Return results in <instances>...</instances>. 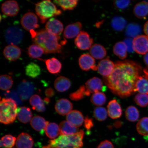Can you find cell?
Instances as JSON below:
<instances>
[{
  "label": "cell",
  "mask_w": 148,
  "mask_h": 148,
  "mask_svg": "<svg viewBox=\"0 0 148 148\" xmlns=\"http://www.w3.org/2000/svg\"><path fill=\"white\" fill-rule=\"evenodd\" d=\"M108 115L112 119H116L121 116L122 110L121 106L116 99L110 101L107 105Z\"/></svg>",
  "instance_id": "cell-21"
},
{
  "label": "cell",
  "mask_w": 148,
  "mask_h": 148,
  "mask_svg": "<svg viewBox=\"0 0 148 148\" xmlns=\"http://www.w3.org/2000/svg\"><path fill=\"white\" fill-rule=\"evenodd\" d=\"M45 95L49 97H52L54 96L55 92L53 89L51 88H48L45 90Z\"/></svg>",
  "instance_id": "cell-51"
},
{
  "label": "cell",
  "mask_w": 148,
  "mask_h": 148,
  "mask_svg": "<svg viewBox=\"0 0 148 148\" xmlns=\"http://www.w3.org/2000/svg\"><path fill=\"white\" fill-rule=\"evenodd\" d=\"M53 1L55 4L61 7L62 10H73L77 6L79 1L77 0H57Z\"/></svg>",
  "instance_id": "cell-37"
},
{
  "label": "cell",
  "mask_w": 148,
  "mask_h": 148,
  "mask_svg": "<svg viewBox=\"0 0 148 148\" xmlns=\"http://www.w3.org/2000/svg\"><path fill=\"white\" fill-rule=\"evenodd\" d=\"M144 31L145 34L148 37V21L146 22L144 25Z\"/></svg>",
  "instance_id": "cell-52"
},
{
  "label": "cell",
  "mask_w": 148,
  "mask_h": 148,
  "mask_svg": "<svg viewBox=\"0 0 148 148\" xmlns=\"http://www.w3.org/2000/svg\"><path fill=\"white\" fill-rule=\"evenodd\" d=\"M22 27L27 31H31L38 28L39 25L36 16L32 12L27 13L22 16L21 19Z\"/></svg>",
  "instance_id": "cell-9"
},
{
  "label": "cell",
  "mask_w": 148,
  "mask_h": 148,
  "mask_svg": "<svg viewBox=\"0 0 148 148\" xmlns=\"http://www.w3.org/2000/svg\"><path fill=\"white\" fill-rule=\"evenodd\" d=\"M84 127L87 131H90L93 127V121L91 118L87 116L84 120Z\"/></svg>",
  "instance_id": "cell-49"
},
{
  "label": "cell",
  "mask_w": 148,
  "mask_h": 148,
  "mask_svg": "<svg viewBox=\"0 0 148 148\" xmlns=\"http://www.w3.org/2000/svg\"><path fill=\"white\" fill-rule=\"evenodd\" d=\"M29 31L32 41L40 46L46 54L62 53V46L66 43V40H61L60 36L51 34L45 29Z\"/></svg>",
  "instance_id": "cell-2"
},
{
  "label": "cell",
  "mask_w": 148,
  "mask_h": 148,
  "mask_svg": "<svg viewBox=\"0 0 148 148\" xmlns=\"http://www.w3.org/2000/svg\"><path fill=\"white\" fill-rule=\"evenodd\" d=\"M3 54L7 60L10 61H15L18 60L21 56V49L15 45H9L5 48Z\"/></svg>",
  "instance_id": "cell-16"
},
{
  "label": "cell",
  "mask_w": 148,
  "mask_h": 148,
  "mask_svg": "<svg viewBox=\"0 0 148 148\" xmlns=\"http://www.w3.org/2000/svg\"><path fill=\"white\" fill-rule=\"evenodd\" d=\"M134 50L140 55H145L148 52V37L140 35L133 40Z\"/></svg>",
  "instance_id": "cell-10"
},
{
  "label": "cell",
  "mask_w": 148,
  "mask_h": 148,
  "mask_svg": "<svg viewBox=\"0 0 148 148\" xmlns=\"http://www.w3.org/2000/svg\"><path fill=\"white\" fill-rule=\"evenodd\" d=\"M29 103L33 110L38 112H44L45 110V101L42 100L39 96L34 95L29 99Z\"/></svg>",
  "instance_id": "cell-30"
},
{
  "label": "cell",
  "mask_w": 148,
  "mask_h": 148,
  "mask_svg": "<svg viewBox=\"0 0 148 148\" xmlns=\"http://www.w3.org/2000/svg\"><path fill=\"white\" fill-rule=\"evenodd\" d=\"M17 103L9 98H3L0 103V121L5 125L13 123L17 115Z\"/></svg>",
  "instance_id": "cell-4"
},
{
  "label": "cell",
  "mask_w": 148,
  "mask_h": 148,
  "mask_svg": "<svg viewBox=\"0 0 148 148\" xmlns=\"http://www.w3.org/2000/svg\"><path fill=\"white\" fill-rule=\"evenodd\" d=\"M113 51L114 54L121 60H124L127 57V47L124 42H116L113 48Z\"/></svg>",
  "instance_id": "cell-31"
},
{
  "label": "cell",
  "mask_w": 148,
  "mask_h": 148,
  "mask_svg": "<svg viewBox=\"0 0 148 148\" xmlns=\"http://www.w3.org/2000/svg\"><path fill=\"white\" fill-rule=\"evenodd\" d=\"M121 122L119 121H116L114 123V126L118 128L121 127Z\"/></svg>",
  "instance_id": "cell-54"
},
{
  "label": "cell",
  "mask_w": 148,
  "mask_h": 148,
  "mask_svg": "<svg viewBox=\"0 0 148 148\" xmlns=\"http://www.w3.org/2000/svg\"><path fill=\"white\" fill-rule=\"evenodd\" d=\"M126 118L129 121L135 122L139 118L140 114L138 109L134 106H130L125 111Z\"/></svg>",
  "instance_id": "cell-39"
},
{
  "label": "cell",
  "mask_w": 148,
  "mask_h": 148,
  "mask_svg": "<svg viewBox=\"0 0 148 148\" xmlns=\"http://www.w3.org/2000/svg\"><path fill=\"white\" fill-rule=\"evenodd\" d=\"M134 13L139 18H145L148 14V3L146 1L140 2L135 5Z\"/></svg>",
  "instance_id": "cell-25"
},
{
  "label": "cell",
  "mask_w": 148,
  "mask_h": 148,
  "mask_svg": "<svg viewBox=\"0 0 148 148\" xmlns=\"http://www.w3.org/2000/svg\"><path fill=\"white\" fill-rule=\"evenodd\" d=\"M71 86V81L64 77L60 76L57 77L55 81V88L57 91L60 92L66 91L69 89Z\"/></svg>",
  "instance_id": "cell-24"
},
{
  "label": "cell",
  "mask_w": 148,
  "mask_h": 148,
  "mask_svg": "<svg viewBox=\"0 0 148 148\" xmlns=\"http://www.w3.org/2000/svg\"><path fill=\"white\" fill-rule=\"evenodd\" d=\"M49 121H46L41 116H34L31 120L30 124L33 129L37 131H45L46 126L49 123Z\"/></svg>",
  "instance_id": "cell-28"
},
{
  "label": "cell",
  "mask_w": 148,
  "mask_h": 148,
  "mask_svg": "<svg viewBox=\"0 0 148 148\" xmlns=\"http://www.w3.org/2000/svg\"><path fill=\"white\" fill-rule=\"evenodd\" d=\"M141 72V66L133 61H119L112 73L104 77L103 81L113 93L120 97H127L136 92V82Z\"/></svg>",
  "instance_id": "cell-1"
},
{
  "label": "cell",
  "mask_w": 148,
  "mask_h": 148,
  "mask_svg": "<svg viewBox=\"0 0 148 148\" xmlns=\"http://www.w3.org/2000/svg\"><path fill=\"white\" fill-rule=\"evenodd\" d=\"M133 40L132 38H127L124 40V42L127 46V51L129 53L134 52V50L133 46Z\"/></svg>",
  "instance_id": "cell-48"
},
{
  "label": "cell",
  "mask_w": 148,
  "mask_h": 148,
  "mask_svg": "<svg viewBox=\"0 0 148 148\" xmlns=\"http://www.w3.org/2000/svg\"><path fill=\"white\" fill-rule=\"evenodd\" d=\"M46 134L49 138L57 137L60 134V127L55 123H49L45 129Z\"/></svg>",
  "instance_id": "cell-36"
},
{
  "label": "cell",
  "mask_w": 148,
  "mask_h": 148,
  "mask_svg": "<svg viewBox=\"0 0 148 148\" xmlns=\"http://www.w3.org/2000/svg\"><path fill=\"white\" fill-rule=\"evenodd\" d=\"M1 9L3 14L11 17L17 15L19 11L17 2L15 1H5L2 4Z\"/></svg>",
  "instance_id": "cell-13"
},
{
  "label": "cell",
  "mask_w": 148,
  "mask_h": 148,
  "mask_svg": "<svg viewBox=\"0 0 148 148\" xmlns=\"http://www.w3.org/2000/svg\"><path fill=\"white\" fill-rule=\"evenodd\" d=\"M60 134L61 136H69L77 134L79 129L72 125L67 121H63L60 125Z\"/></svg>",
  "instance_id": "cell-23"
},
{
  "label": "cell",
  "mask_w": 148,
  "mask_h": 148,
  "mask_svg": "<svg viewBox=\"0 0 148 148\" xmlns=\"http://www.w3.org/2000/svg\"><path fill=\"white\" fill-rule=\"evenodd\" d=\"M144 60L145 64L148 66V53L144 56Z\"/></svg>",
  "instance_id": "cell-53"
},
{
  "label": "cell",
  "mask_w": 148,
  "mask_h": 148,
  "mask_svg": "<svg viewBox=\"0 0 148 148\" xmlns=\"http://www.w3.org/2000/svg\"><path fill=\"white\" fill-rule=\"evenodd\" d=\"M107 98L103 92L98 91L94 92L90 98V101L92 104L97 106H101L106 103Z\"/></svg>",
  "instance_id": "cell-38"
},
{
  "label": "cell",
  "mask_w": 148,
  "mask_h": 148,
  "mask_svg": "<svg viewBox=\"0 0 148 148\" xmlns=\"http://www.w3.org/2000/svg\"><path fill=\"white\" fill-rule=\"evenodd\" d=\"M16 139L11 135H6L1 138L0 142L1 147L12 148L15 144Z\"/></svg>",
  "instance_id": "cell-42"
},
{
  "label": "cell",
  "mask_w": 148,
  "mask_h": 148,
  "mask_svg": "<svg viewBox=\"0 0 148 148\" xmlns=\"http://www.w3.org/2000/svg\"><path fill=\"white\" fill-rule=\"evenodd\" d=\"M144 73L145 74V77L148 80V68L143 70Z\"/></svg>",
  "instance_id": "cell-55"
},
{
  "label": "cell",
  "mask_w": 148,
  "mask_h": 148,
  "mask_svg": "<svg viewBox=\"0 0 148 148\" xmlns=\"http://www.w3.org/2000/svg\"><path fill=\"white\" fill-rule=\"evenodd\" d=\"M58 148V147H56V148Z\"/></svg>",
  "instance_id": "cell-56"
},
{
  "label": "cell",
  "mask_w": 148,
  "mask_h": 148,
  "mask_svg": "<svg viewBox=\"0 0 148 148\" xmlns=\"http://www.w3.org/2000/svg\"><path fill=\"white\" fill-rule=\"evenodd\" d=\"M115 64L109 58L100 61L97 66L98 72L104 77L109 76L114 69Z\"/></svg>",
  "instance_id": "cell-12"
},
{
  "label": "cell",
  "mask_w": 148,
  "mask_h": 148,
  "mask_svg": "<svg viewBox=\"0 0 148 148\" xmlns=\"http://www.w3.org/2000/svg\"><path fill=\"white\" fill-rule=\"evenodd\" d=\"M131 3L130 1H116L114 5L116 8L120 10H124L129 6Z\"/></svg>",
  "instance_id": "cell-47"
},
{
  "label": "cell",
  "mask_w": 148,
  "mask_h": 148,
  "mask_svg": "<svg viewBox=\"0 0 148 148\" xmlns=\"http://www.w3.org/2000/svg\"><path fill=\"white\" fill-rule=\"evenodd\" d=\"M25 71L27 76L32 78H36L41 73L40 66L34 62H31L26 66Z\"/></svg>",
  "instance_id": "cell-32"
},
{
  "label": "cell",
  "mask_w": 148,
  "mask_h": 148,
  "mask_svg": "<svg viewBox=\"0 0 148 148\" xmlns=\"http://www.w3.org/2000/svg\"><path fill=\"white\" fill-rule=\"evenodd\" d=\"M84 132L81 130L75 134L60 136L58 138L49 140V145L42 148H81L83 147Z\"/></svg>",
  "instance_id": "cell-3"
},
{
  "label": "cell",
  "mask_w": 148,
  "mask_h": 148,
  "mask_svg": "<svg viewBox=\"0 0 148 148\" xmlns=\"http://www.w3.org/2000/svg\"><path fill=\"white\" fill-rule=\"evenodd\" d=\"M23 37V30L16 26L8 27L5 33V40L11 45H16L21 43Z\"/></svg>",
  "instance_id": "cell-6"
},
{
  "label": "cell",
  "mask_w": 148,
  "mask_h": 148,
  "mask_svg": "<svg viewBox=\"0 0 148 148\" xmlns=\"http://www.w3.org/2000/svg\"><path fill=\"white\" fill-rule=\"evenodd\" d=\"M136 129L140 134L148 136V117H144L140 119L137 124Z\"/></svg>",
  "instance_id": "cell-40"
},
{
  "label": "cell",
  "mask_w": 148,
  "mask_h": 148,
  "mask_svg": "<svg viewBox=\"0 0 148 148\" xmlns=\"http://www.w3.org/2000/svg\"><path fill=\"white\" fill-rule=\"evenodd\" d=\"M82 27V23L79 22L68 25L64 30V38L71 39L77 37L81 32Z\"/></svg>",
  "instance_id": "cell-18"
},
{
  "label": "cell",
  "mask_w": 148,
  "mask_h": 148,
  "mask_svg": "<svg viewBox=\"0 0 148 148\" xmlns=\"http://www.w3.org/2000/svg\"><path fill=\"white\" fill-rule=\"evenodd\" d=\"M107 113L106 109L105 108L97 107L94 109L93 114L94 117L98 121H103L107 118Z\"/></svg>",
  "instance_id": "cell-43"
},
{
  "label": "cell",
  "mask_w": 148,
  "mask_h": 148,
  "mask_svg": "<svg viewBox=\"0 0 148 148\" xmlns=\"http://www.w3.org/2000/svg\"><path fill=\"white\" fill-rule=\"evenodd\" d=\"M45 28L46 30L51 34L60 36L63 31L64 25L60 20L51 18L46 23Z\"/></svg>",
  "instance_id": "cell-14"
},
{
  "label": "cell",
  "mask_w": 148,
  "mask_h": 148,
  "mask_svg": "<svg viewBox=\"0 0 148 148\" xmlns=\"http://www.w3.org/2000/svg\"><path fill=\"white\" fill-rule=\"evenodd\" d=\"M44 53L45 51L44 49L39 45L36 44H32L27 48L28 55L32 58L39 60Z\"/></svg>",
  "instance_id": "cell-33"
},
{
  "label": "cell",
  "mask_w": 148,
  "mask_h": 148,
  "mask_svg": "<svg viewBox=\"0 0 148 148\" xmlns=\"http://www.w3.org/2000/svg\"><path fill=\"white\" fill-rule=\"evenodd\" d=\"M86 88L84 86H81L77 91L70 94L69 97L72 100L78 101L86 96Z\"/></svg>",
  "instance_id": "cell-44"
},
{
  "label": "cell",
  "mask_w": 148,
  "mask_h": 148,
  "mask_svg": "<svg viewBox=\"0 0 148 148\" xmlns=\"http://www.w3.org/2000/svg\"><path fill=\"white\" fill-rule=\"evenodd\" d=\"M111 25L114 30L117 31H123L127 25V21L122 16H114L111 21Z\"/></svg>",
  "instance_id": "cell-34"
},
{
  "label": "cell",
  "mask_w": 148,
  "mask_h": 148,
  "mask_svg": "<svg viewBox=\"0 0 148 148\" xmlns=\"http://www.w3.org/2000/svg\"><path fill=\"white\" fill-rule=\"evenodd\" d=\"M32 112L29 108L23 107L18 109L17 118L21 123H28L32 120Z\"/></svg>",
  "instance_id": "cell-26"
},
{
  "label": "cell",
  "mask_w": 148,
  "mask_h": 148,
  "mask_svg": "<svg viewBox=\"0 0 148 148\" xmlns=\"http://www.w3.org/2000/svg\"><path fill=\"white\" fill-rule=\"evenodd\" d=\"M66 119L71 124L77 127H81L84 121L82 113L77 110H72L66 116Z\"/></svg>",
  "instance_id": "cell-19"
},
{
  "label": "cell",
  "mask_w": 148,
  "mask_h": 148,
  "mask_svg": "<svg viewBox=\"0 0 148 148\" xmlns=\"http://www.w3.org/2000/svg\"><path fill=\"white\" fill-rule=\"evenodd\" d=\"M136 92L148 95V80L145 77L140 76L137 80L136 86Z\"/></svg>",
  "instance_id": "cell-35"
},
{
  "label": "cell",
  "mask_w": 148,
  "mask_h": 148,
  "mask_svg": "<svg viewBox=\"0 0 148 148\" xmlns=\"http://www.w3.org/2000/svg\"><path fill=\"white\" fill-rule=\"evenodd\" d=\"M4 95L7 98L13 100L18 105H21L23 103V101L18 96V94L14 90H7L5 92Z\"/></svg>",
  "instance_id": "cell-46"
},
{
  "label": "cell",
  "mask_w": 148,
  "mask_h": 148,
  "mask_svg": "<svg viewBox=\"0 0 148 148\" xmlns=\"http://www.w3.org/2000/svg\"><path fill=\"white\" fill-rule=\"evenodd\" d=\"M97 148H114V147L112 142L106 140L101 142Z\"/></svg>",
  "instance_id": "cell-50"
},
{
  "label": "cell",
  "mask_w": 148,
  "mask_h": 148,
  "mask_svg": "<svg viewBox=\"0 0 148 148\" xmlns=\"http://www.w3.org/2000/svg\"><path fill=\"white\" fill-rule=\"evenodd\" d=\"M90 55L94 58L101 60L105 58L107 55L106 49L103 46L99 44L92 45L90 49Z\"/></svg>",
  "instance_id": "cell-27"
},
{
  "label": "cell",
  "mask_w": 148,
  "mask_h": 148,
  "mask_svg": "<svg viewBox=\"0 0 148 148\" xmlns=\"http://www.w3.org/2000/svg\"><path fill=\"white\" fill-rule=\"evenodd\" d=\"M79 64L81 69L84 71H88L90 69L94 71L97 70L95 59L88 53L81 56L79 59Z\"/></svg>",
  "instance_id": "cell-11"
},
{
  "label": "cell",
  "mask_w": 148,
  "mask_h": 148,
  "mask_svg": "<svg viewBox=\"0 0 148 148\" xmlns=\"http://www.w3.org/2000/svg\"><path fill=\"white\" fill-rule=\"evenodd\" d=\"M55 110L60 115H67L72 111L73 105L68 99H59L56 103Z\"/></svg>",
  "instance_id": "cell-17"
},
{
  "label": "cell",
  "mask_w": 148,
  "mask_h": 148,
  "mask_svg": "<svg viewBox=\"0 0 148 148\" xmlns=\"http://www.w3.org/2000/svg\"><path fill=\"white\" fill-rule=\"evenodd\" d=\"M93 43V39L87 32L81 31L75 40V43L78 49L87 50L91 48Z\"/></svg>",
  "instance_id": "cell-8"
},
{
  "label": "cell",
  "mask_w": 148,
  "mask_h": 148,
  "mask_svg": "<svg viewBox=\"0 0 148 148\" xmlns=\"http://www.w3.org/2000/svg\"><path fill=\"white\" fill-rule=\"evenodd\" d=\"M34 141L30 135L25 133H22L18 136L16 142L17 148H32Z\"/></svg>",
  "instance_id": "cell-20"
},
{
  "label": "cell",
  "mask_w": 148,
  "mask_h": 148,
  "mask_svg": "<svg viewBox=\"0 0 148 148\" xmlns=\"http://www.w3.org/2000/svg\"><path fill=\"white\" fill-rule=\"evenodd\" d=\"M134 101L140 107L147 106L148 105V95L142 93L136 94L134 97Z\"/></svg>",
  "instance_id": "cell-45"
},
{
  "label": "cell",
  "mask_w": 148,
  "mask_h": 148,
  "mask_svg": "<svg viewBox=\"0 0 148 148\" xmlns=\"http://www.w3.org/2000/svg\"><path fill=\"white\" fill-rule=\"evenodd\" d=\"M40 60H44L45 62L46 67L50 73L53 74L60 73L62 68V64L58 59L55 58H52L46 60H42L39 59Z\"/></svg>",
  "instance_id": "cell-22"
},
{
  "label": "cell",
  "mask_w": 148,
  "mask_h": 148,
  "mask_svg": "<svg viewBox=\"0 0 148 148\" xmlns=\"http://www.w3.org/2000/svg\"><path fill=\"white\" fill-rule=\"evenodd\" d=\"M86 96H89L90 93L101 90L103 84L101 79L97 77H93L88 80L86 83Z\"/></svg>",
  "instance_id": "cell-15"
},
{
  "label": "cell",
  "mask_w": 148,
  "mask_h": 148,
  "mask_svg": "<svg viewBox=\"0 0 148 148\" xmlns=\"http://www.w3.org/2000/svg\"><path fill=\"white\" fill-rule=\"evenodd\" d=\"M13 83L12 77L8 75H2L0 77V88L3 90H8Z\"/></svg>",
  "instance_id": "cell-41"
},
{
  "label": "cell",
  "mask_w": 148,
  "mask_h": 148,
  "mask_svg": "<svg viewBox=\"0 0 148 148\" xmlns=\"http://www.w3.org/2000/svg\"><path fill=\"white\" fill-rule=\"evenodd\" d=\"M36 11L42 23H45L48 19L53 16L60 15L62 14V11L57 9L56 5L50 0L37 3Z\"/></svg>",
  "instance_id": "cell-5"
},
{
  "label": "cell",
  "mask_w": 148,
  "mask_h": 148,
  "mask_svg": "<svg viewBox=\"0 0 148 148\" xmlns=\"http://www.w3.org/2000/svg\"><path fill=\"white\" fill-rule=\"evenodd\" d=\"M35 90V87L32 82L24 79L18 85L17 91L18 95L22 100L26 101L32 95Z\"/></svg>",
  "instance_id": "cell-7"
},
{
  "label": "cell",
  "mask_w": 148,
  "mask_h": 148,
  "mask_svg": "<svg viewBox=\"0 0 148 148\" xmlns=\"http://www.w3.org/2000/svg\"><path fill=\"white\" fill-rule=\"evenodd\" d=\"M142 31L141 27L138 24L131 23L127 26L125 31L126 36L130 38H135L140 36Z\"/></svg>",
  "instance_id": "cell-29"
}]
</instances>
